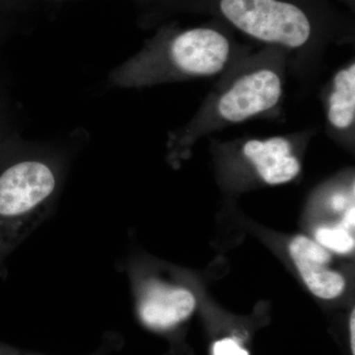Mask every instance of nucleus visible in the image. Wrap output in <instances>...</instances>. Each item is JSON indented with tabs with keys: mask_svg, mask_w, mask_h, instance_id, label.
<instances>
[{
	"mask_svg": "<svg viewBox=\"0 0 355 355\" xmlns=\"http://www.w3.org/2000/svg\"><path fill=\"white\" fill-rule=\"evenodd\" d=\"M327 135L343 142L355 135V62L336 70L322 92Z\"/></svg>",
	"mask_w": 355,
	"mask_h": 355,
	"instance_id": "obj_6",
	"label": "nucleus"
},
{
	"mask_svg": "<svg viewBox=\"0 0 355 355\" xmlns=\"http://www.w3.org/2000/svg\"><path fill=\"white\" fill-rule=\"evenodd\" d=\"M350 343H352V349L354 355H355V317L354 312L352 313L350 318Z\"/></svg>",
	"mask_w": 355,
	"mask_h": 355,
	"instance_id": "obj_14",
	"label": "nucleus"
},
{
	"mask_svg": "<svg viewBox=\"0 0 355 355\" xmlns=\"http://www.w3.org/2000/svg\"><path fill=\"white\" fill-rule=\"evenodd\" d=\"M15 21L16 18L14 16L0 10V62H1L2 49L15 29Z\"/></svg>",
	"mask_w": 355,
	"mask_h": 355,
	"instance_id": "obj_12",
	"label": "nucleus"
},
{
	"mask_svg": "<svg viewBox=\"0 0 355 355\" xmlns=\"http://www.w3.org/2000/svg\"><path fill=\"white\" fill-rule=\"evenodd\" d=\"M340 1L345 3L350 10H352V13H354L355 0H340Z\"/></svg>",
	"mask_w": 355,
	"mask_h": 355,
	"instance_id": "obj_17",
	"label": "nucleus"
},
{
	"mask_svg": "<svg viewBox=\"0 0 355 355\" xmlns=\"http://www.w3.org/2000/svg\"><path fill=\"white\" fill-rule=\"evenodd\" d=\"M289 252L312 293L324 299L336 298L342 294L345 279L340 273L326 268L330 263L331 254L319 243L298 236L289 245Z\"/></svg>",
	"mask_w": 355,
	"mask_h": 355,
	"instance_id": "obj_7",
	"label": "nucleus"
},
{
	"mask_svg": "<svg viewBox=\"0 0 355 355\" xmlns=\"http://www.w3.org/2000/svg\"><path fill=\"white\" fill-rule=\"evenodd\" d=\"M195 307V296L187 289L153 284L140 301L139 315L150 328L168 329L187 319Z\"/></svg>",
	"mask_w": 355,
	"mask_h": 355,
	"instance_id": "obj_8",
	"label": "nucleus"
},
{
	"mask_svg": "<svg viewBox=\"0 0 355 355\" xmlns=\"http://www.w3.org/2000/svg\"><path fill=\"white\" fill-rule=\"evenodd\" d=\"M214 355H249L234 340H219L214 347Z\"/></svg>",
	"mask_w": 355,
	"mask_h": 355,
	"instance_id": "obj_13",
	"label": "nucleus"
},
{
	"mask_svg": "<svg viewBox=\"0 0 355 355\" xmlns=\"http://www.w3.org/2000/svg\"><path fill=\"white\" fill-rule=\"evenodd\" d=\"M137 53L110 71L112 87L139 89L219 77L252 49L221 21L195 27L159 25Z\"/></svg>",
	"mask_w": 355,
	"mask_h": 355,
	"instance_id": "obj_2",
	"label": "nucleus"
},
{
	"mask_svg": "<svg viewBox=\"0 0 355 355\" xmlns=\"http://www.w3.org/2000/svg\"><path fill=\"white\" fill-rule=\"evenodd\" d=\"M314 135L313 130L275 137H248L227 144L265 184H282L295 179L301 171L299 146Z\"/></svg>",
	"mask_w": 355,
	"mask_h": 355,
	"instance_id": "obj_5",
	"label": "nucleus"
},
{
	"mask_svg": "<svg viewBox=\"0 0 355 355\" xmlns=\"http://www.w3.org/2000/svg\"><path fill=\"white\" fill-rule=\"evenodd\" d=\"M76 1V0H44V2H48L51 4H60L64 3V2ZM139 6L141 4L147 3V2L151 1V0H135Z\"/></svg>",
	"mask_w": 355,
	"mask_h": 355,
	"instance_id": "obj_16",
	"label": "nucleus"
},
{
	"mask_svg": "<svg viewBox=\"0 0 355 355\" xmlns=\"http://www.w3.org/2000/svg\"><path fill=\"white\" fill-rule=\"evenodd\" d=\"M345 224L347 227H354V207H350L347 210V214L345 217Z\"/></svg>",
	"mask_w": 355,
	"mask_h": 355,
	"instance_id": "obj_15",
	"label": "nucleus"
},
{
	"mask_svg": "<svg viewBox=\"0 0 355 355\" xmlns=\"http://www.w3.org/2000/svg\"><path fill=\"white\" fill-rule=\"evenodd\" d=\"M316 239L321 246L338 253H349L354 248V239L343 227H322L318 229Z\"/></svg>",
	"mask_w": 355,
	"mask_h": 355,
	"instance_id": "obj_10",
	"label": "nucleus"
},
{
	"mask_svg": "<svg viewBox=\"0 0 355 355\" xmlns=\"http://www.w3.org/2000/svg\"><path fill=\"white\" fill-rule=\"evenodd\" d=\"M139 24L154 28L176 14H202L263 44L286 51L291 67L312 64L331 44L354 38L352 16L330 0H151Z\"/></svg>",
	"mask_w": 355,
	"mask_h": 355,
	"instance_id": "obj_1",
	"label": "nucleus"
},
{
	"mask_svg": "<svg viewBox=\"0 0 355 355\" xmlns=\"http://www.w3.org/2000/svg\"><path fill=\"white\" fill-rule=\"evenodd\" d=\"M17 130L12 95L0 62V144Z\"/></svg>",
	"mask_w": 355,
	"mask_h": 355,
	"instance_id": "obj_9",
	"label": "nucleus"
},
{
	"mask_svg": "<svg viewBox=\"0 0 355 355\" xmlns=\"http://www.w3.org/2000/svg\"><path fill=\"white\" fill-rule=\"evenodd\" d=\"M43 2L44 0H0V10L17 17L34 12Z\"/></svg>",
	"mask_w": 355,
	"mask_h": 355,
	"instance_id": "obj_11",
	"label": "nucleus"
},
{
	"mask_svg": "<svg viewBox=\"0 0 355 355\" xmlns=\"http://www.w3.org/2000/svg\"><path fill=\"white\" fill-rule=\"evenodd\" d=\"M289 67L288 53L273 46L240 58L218 77L191 120L169 133L170 150L186 153L205 135L279 114Z\"/></svg>",
	"mask_w": 355,
	"mask_h": 355,
	"instance_id": "obj_3",
	"label": "nucleus"
},
{
	"mask_svg": "<svg viewBox=\"0 0 355 355\" xmlns=\"http://www.w3.org/2000/svg\"><path fill=\"white\" fill-rule=\"evenodd\" d=\"M49 140L13 132L0 144V240L14 241L25 222L51 205L62 186L70 153L88 135L76 128Z\"/></svg>",
	"mask_w": 355,
	"mask_h": 355,
	"instance_id": "obj_4",
	"label": "nucleus"
}]
</instances>
